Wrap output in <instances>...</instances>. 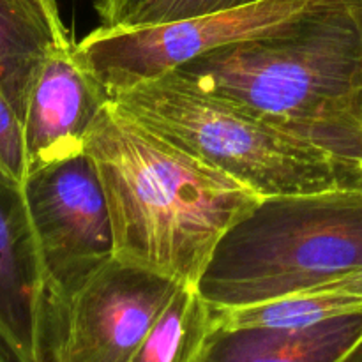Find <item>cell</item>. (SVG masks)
Wrapping results in <instances>:
<instances>
[{"label": "cell", "mask_w": 362, "mask_h": 362, "mask_svg": "<svg viewBox=\"0 0 362 362\" xmlns=\"http://www.w3.org/2000/svg\"><path fill=\"white\" fill-rule=\"evenodd\" d=\"M325 0H262L250 6L138 27H98L74 57L112 99L202 55L288 27Z\"/></svg>", "instance_id": "obj_6"}, {"label": "cell", "mask_w": 362, "mask_h": 362, "mask_svg": "<svg viewBox=\"0 0 362 362\" xmlns=\"http://www.w3.org/2000/svg\"><path fill=\"white\" fill-rule=\"evenodd\" d=\"M27 175L20 113L0 88V193H20Z\"/></svg>", "instance_id": "obj_14"}, {"label": "cell", "mask_w": 362, "mask_h": 362, "mask_svg": "<svg viewBox=\"0 0 362 362\" xmlns=\"http://www.w3.org/2000/svg\"><path fill=\"white\" fill-rule=\"evenodd\" d=\"M336 362H362V336Z\"/></svg>", "instance_id": "obj_19"}, {"label": "cell", "mask_w": 362, "mask_h": 362, "mask_svg": "<svg viewBox=\"0 0 362 362\" xmlns=\"http://www.w3.org/2000/svg\"><path fill=\"white\" fill-rule=\"evenodd\" d=\"M362 265V187L264 198L216 247L198 290L214 310L320 290Z\"/></svg>", "instance_id": "obj_4"}, {"label": "cell", "mask_w": 362, "mask_h": 362, "mask_svg": "<svg viewBox=\"0 0 362 362\" xmlns=\"http://www.w3.org/2000/svg\"><path fill=\"white\" fill-rule=\"evenodd\" d=\"M214 331V308L198 285H180L129 362H200Z\"/></svg>", "instance_id": "obj_12"}, {"label": "cell", "mask_w": 362, "mask_h": 362, "mask_svg": "<svg viewBox=\"0 0 362 362\" xmlns=\"http://www.w3.org/2000/svg\"><path fill=\"white\" fill-rule=\"evenodd\" d=\"M255 2H262V0H144L131 11L129 16L120 25L138 27V25L165 23V21L250 6Z\"/></svg>", "instance_id": "obj_15"}, {"label": "cell", "mask_w": 362, "mask_h": 362, "mask_svg": "<svg viewBox=\"0 0 362 362\" xmlns=\"http://www.w3.org/2000/svg\"><path fill=\"white\" fill-rule=\"evenodd\" d=\"M144 0H94V7L101 18V27H119L131 11Z\"/></svg>", "instance_id": "obj_16"}, {"label": "cell", "mask_w": 362, "mask_h": 362, "mask_svg": "<svg viewBox=\"0 0 362 362\" xmlns=\"http://www.w3.org/2000/svg\"><path fill=\"white\" fill-rule=\"evenodd\" d=\"M52 45L57 39L34 0H0V88L20 119L35 69Z\"/></svg>", "instance_id": "obj_11"}, {"label": "cell", "mask_w": 362, "mask_h": 362, "mask_svg": "<svg viewBox=\"0 0 362 362\" xmlns=\"http://www.w3.org/2000/svg\"><path fill=\"white\" fill-rule=\"evenodd\" d=\"M179 286L110 258L48 306L46 362H129Z\"/></svg>", "instance_id": "obj_7"}, {"label": "cell", "mask_w": 362, "mask_h": 362, "mask_svg": "<svg viewBox=\"0 0 362 362\" xmlns=\"http://www.w3.org/2000/svg\"><path fill=\"white\" fill-rule=\"evenodd\" d=\"M110 101L152 133L228 173L262 198L362 187V165L177 71Z\"/></svg>", "instance_id": "obj_3"}, {"label": "cell", "mask_w": 362, "mask_h": 362, "mask_svg": "<svg viewBox=\"0 0 362 362\" xmlns=\"http://www.w3.org/2000/svg\"><path fill=\"white\" fill-rule=\"evenodd\" d=\"M11 212L46 311L113 258L108 205L85 154L30 173L11 194Z\"/></svg>", "instance_id": "obj_5"}, {"label": "cell", "mask_w": 362, "mask_h": 362, "mask_svg": "<svg viewBox=\"0 0 362 362\" xmlns=\"http://www.w3.org/2000/svg\"><path fill=\"white\" fill-rule=\"evenodd\" d=\"M0 362H13V359H11L9 352L6 350V346L0 343Z\"/></svg>", "instance_id": "obj_20"}, {"label": "cell", "mask_w": 362, "mask_h": 362, "mask_svg": "<svg viewBox=\"0 0 362 362\" xmlns=\"http://www.w3.org/2000/svg\"><path fill=\"white\" fill-rule=\"evenodd\" d=\"M35 6L39 7V11L42 13V16L48 21L49 28H52L53 35L57 39V45L59 46H73L74 42L71 41L69 30H67L66 23L62 20V14H60L59 0H34Z\"/></svg>", "instance_id": "obj_17"}, {"label": "cell", "mask_w": 362, "mask_h": 362, "mask_svg": "<svg viewBox=\"0 0 362 362\" xmlns=\"http://www.w3.org/2000/svg\"><path fill=\"white\" fill-rule=\"evenodd\" d=\"M106 103L103 88L74 57V45L49 46L21 112L28 175L83 154L88 133Z\"/></svg>", "instance_id": "obj_8"}, {"label": "cell", "mask_w": 362, "mask_h": 362, "mask_svg": "<svg viewBox=\"0 0 362 362\" xmlns=\"http://www.w3.org/2000/svg\"><path fill=\"white\" fill-rule=\"evenodd\" d=\"M320 290H349V292H356L362 296V265L350 274H346L345 278L336 279Z\"/></svg>", "instance_id": "obj_18"}, {"label": "cell", "mask_w": 362, "mask_h": 362, "mask_svg": "<svg viewBox=\"0 0 362 362\" xmlns=\"http://www.w3.org/2000/svg\"><path fill=\"white\" fill-rule=\"evenodd\" d=\"M108 205L113 258L198 285L223 237L264 198L141 126L113 101L85 144Z\"/></svg>", "instance_id": "obj_1"}, {"label": "cell", "mask_w": 362, "mask_h": 362, "mask_svg": "<svg viewBox=\"0 0 362 362\" xmlns=\"http://www.w3.org/2000/svg\"><path fill=\"white\" fill-rule=\"evenodd\" d=\"M362 336V313L306 329H218L200 362H336Z\"/></svg>", "instance_id": "obj_9"}, {"label": "cell", "mask_w": 362, "mask_h": 362, "mask_svg": "<svg viewBox=\"0 0 362 362\" xmlns=\"http://www.w3.org/2000/svg\"><path fill=\"white\" fill-rule=\"evenodd\" d=\"M362 313V296L349 290H308L265 303L214 310L218 329H306Z\"/></svg>", "instance_id": "obj_13"}, {"label": "cell", "mask_w": 362, "mask_h": 362, "mask_svg": "<svg viewBox=\"0 0 362 362\" xmlns=\"http://www.w3.org/2000/svg\"><path fill=\"white\" fill-rule=\"evenodd\" d=\"M48 317L16 223L11 194L0 193V343L13 362H46Z\"/></svg>", "instance_id": "obj_10"}, {"label": "cell", "mask_w": 362, "mask_h": 362, "mask_svg": "<svg viewBox=\"0 0 362 362\" xmlns=\"http://www.w3.org/2000/svg\"><path fill=\"white\" fill-rule=\"evenodd\" d=\"M177 73L362 165V0H325L281 30Z\"/></svg>", "instance_id": "obj_2"}]
</instances>
